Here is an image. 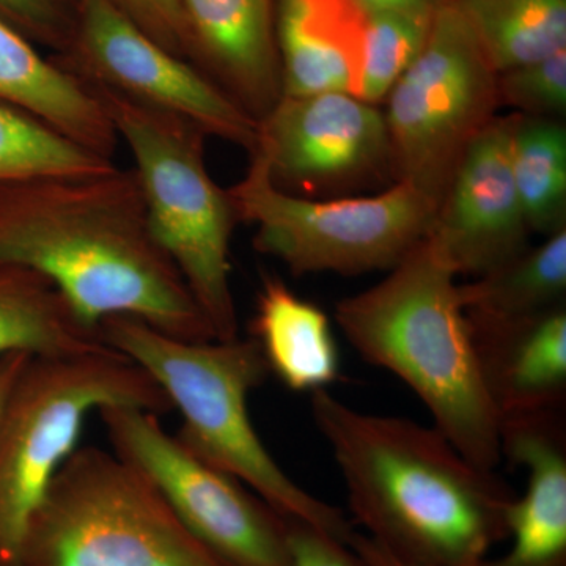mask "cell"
<instances>
[{
	"label": "cell",
	"instance_id": "obj_12",
	"mask_svg": "<svg viewBox=\"0 0 566 566\" xmlns=\"http://www.w3.org/2000/svg\"><path fill=\"white\" fill-rule=\"evenodd\" d=\"M251 155L279 189L305 199L394 182L385 112L349 92L283 95L259 122Z\"/></svg>",
	"mask_w": 566,
	"mask_h": 566
},
{
	"label": "cell",
	"instance_id": "obj_17",
	"mask_svg": "<svg viewBox=\"0 0 566 566\" xmlns=\"http://www.w3.org/2000/svg\"><path fill=\"white\" fill-rule=\"evenodd\" d=\"M0 102L28 112L63 137L114 161L120 139L95 93L44 59L31 40L0 21Z\"/></svg>",
	"mask_w": 566,
	"mask_h": 566
},
{
	"label": "cell",
	"instance_id": "obj_1",
	"mask_svg": "<svg viewBox=\"0 0 566 566\" xmlns=\"http://www.w3.org/2000/svg\"><path fill=\"white\" fill-rule=\"evenodd\" d=\"M0 264L50 279L95 329L132 315L182 340H216L153 238L133 167L0 182Z\"/></svg>",
	"mask_w": 566,
	"mask_h": 566
},
{
	"label": "cell",
	"instance_id": "obj_8",
	"mask_svg": "<svg viewBox=\"0 0 566 566\" xmlns=\"http://www.w3.org/2000/svg\"><path fill=\"white\" fill-rule=\"evenodd\" d=\"M240 223L255 227L253 248L294 275L390 271L430 232L434 205L403 182L375 196L305 199L279 189L262 158L229 188Z\"/></svg>",
	"mask_w": 566,
	"mask_h": 566
},
{
	"label": "cell",
	"instance_id": "obj_32",
	"mask_svg": "<svg viewBox=\"0 0 566 566\" xmlns=\"http://www.w3.org/2000/svg\"><path fill=\"white\" fill-rule=\"evenodd\" d=\"M367 13L389 10H434L442 0H356Z\"/></svg>",
	"mask_w": 566,
	"mask_h": 566
},
{
	"label": "cell",
	"instance_id": "obj_6",
	"mask_svg": "<svg viewBox=\"0 0 566 566\" xmlns=\"http://www.w3.org/2000/svg\"><path fill=\"white\" fill-rule=\"evenodd\" d=\"M133 406L174 411L139 364L103 344L62 357H31L0 415V566H18L25 526L52 476L80 442L85 417Z\"/></svg>",
	"mask_w": 566,
	"mask_h": 566
},
{
	"label": "cell",
	"instance_id": "obj_27",
	"mask_svg": "<svg viewBox=\"0 0 566 566\" xmlns=\"http://www.w3.org/2000/svg\"><path fill=\"white\" fill-rule=\"evenodd\" d=\"M80 7L81 0H0V21L62 55L73 41Z\"/></svg>",
	"mask_w": 566,
	"mask_h": 566
},
{
	"label": "cell",
	"instance_id": "obj_16",
	"mask_svg": "<svg viewBox=\"0 0 566 566\" xmlns=\"http://www.w3.org/2000/svg\"><path fill=\"white\" fill-rule=\"evenodd\" d=\"M471 331L501 420L565 411L566 305L513 322L471 324Z\"/></svg>",
	"mask_w": 566,
	"mask_h": 566
},
{
	"label": "cell",
	"instance_id": "obj_11",
	"mask_svg": "<svg viewBox=\"0 0 566 566\" xmlns=\"http://www.w3.org/2000/svg\"><path fill=\"white\" fill-rule=\"evenodd\" d=\"M54 61L87 85L191 123L208 139L255 150L259 123L106 0H81L73 41Z\"/></svg>",
	"mask_w": 566,
	"mask_h": 566
},
{
	"label": "cell",
	"instance_id": "obj_31",
	"mask_svg": "<svg viewBox=\"0 0 566 566\" xmlns=\"http://www.w3.org/2000/svg\"><path fill=\"white\" fill-rule=\"evenodd\" d=\"M349 546L371 566H415L398 560L392 554L387 553L381 546L376 545L374 539L368 538L363 532H354L353 538L349 539Z\"/></svg>",
	"mask_w": 566,
	"mask_h": 566
},
{
	"label": "cell",
	"instance_id": "obj_29",
	"mask_svg": "<svg viewBox=\"0 0 566 566\" xmlns=\"http://www.w3.org/2000/svg\"><path fill=\"white\" fill-rule=\"evenodd\" d=\"M282 521L292 566H371L352 546L319 528L294 517Z\"/></svg>",
	"mask_w": 566,
	"mask_h": 566
},
{
	"label": "cell",
	"instance_id": "obj_25",
	"mask_svg": "<svg viewBox=\"0 0 566 566\" xmlns=\"http://www.w3.org/2000/svg\"><path fill=\"white\" fill-rule=\"evenodd\" d=\"M436 10H389L368 13L363 66L356 96L364 102L385 103L395 82L423 50Z\"/></svg>",
	"mask_w": 566,
	"mask_h": 566
},
{
	"label": "cell",
	"instance_id": "obj_20",
	"mask_svg": "<svg viewBox=\"0 0 566 566\" xmlns=\"http://www.w3.org/2000/svg\"><path fill=\"white\" fill-rule=\"evenodd\" d=\"M460 297L471 324L513 322L565 305L566 229L463 283Z\"/></svg>",
	"mask_w": 566,
	"mask_h": 566
},
{
	"label": "cell",
	"instance_id": "obj_3",
	"mask_svg": "<svg viewBox=\"0 0 566 566\" xmlns=\"http://www.w3.org/2000/svg\"><path fill=\"white\" fill-rule=\"evenodd\" d=\"M457 279L427 234L381 282L340 301L335 323L364 360L420 398L433 427L469 461L495 471L501 416L483 381Z\"/></svg>",
	"mask_w": 566,
	"mask_h": 566
},
{
	"label": "cell",
	"instance_id": "obj_2",
	"mask_svg": "<svg viewBox=\"0 0 566 566\" xmlns=\"http://www.w3.org/2000/svg\"><path fill=\"white\" fill-rule=\"evenodd\" d=\"M311 409L354 521L395 558L415 566H482L505 542L517 494L438 428L357 411L327 389L311 394Z\"/></svg>",
	"mask_w": 566,
	"mask_h": 566
},
{
	"label": "cell",
	"instance_id": "obj_26",
	"mask_svg": "<svg viewBox=\"0 0 566 566\" xmlns=\"http://www.w3.org/2000/svg\"><path fill=\"white\" fill-rule=\"evenodd\" d=\"M501 106L527 117L560 118L566 114V50L497 74Z\"/></svg>",
	"mask_w": 566,
	"mask_h": 566
},
{
	"label": "cell",
	"instance_id": "obj_13",
	"mask_svg": "<svg viewBox=\"0 0 566 566\" xmlns=\"http://www.w3.org/2000/svg\"><path fill=\"white\" fill-rule=\"evenodd\" d=\"M516 112L497 115L465 153L436 208L428 234L458 277H476L528 248V230L512 172Z\"/></svg>",
	"mask_w": 566,
	"mask_h": 566
},
{
	"label": "cell",
	"instance_id": "obj_7",
	"mask_svg": "<svg viewBox=\"0 0 566 566\" xmlns=\"http://www.w3.org/2000/svg\"><path fill=\"white\" fill-rule=\"evenodd\" d=\"M18 566H226L147 474L114 450L76 447L22 536Z\"/></svg>",
	"mask_w": 566,
	"mask_h": 566
},
{
	"label": "cell",
	"instance_id": "obj_15",
	"mask_svg": "<svg viewBox=\"0 0 566 566\" xmlns=\"http://www.w3.org/2000/svg\"><path fill=\"white\" fill-rule=\"evenodd\" d=\"M501 450L526 469L527 488L506 517L512 546L482 566H566L565 411L502 419Z\"/></svg>",
	"mask_w": 566,
	"mask_h": 566
},
{
	"label": "cell",
	"instance_id": "obj_28",
	"mask_svg": "<svg viewBox=\"0 0 566 566\" xmlns=\"http://www.w3.org/2000/svg\"><path fill=\"white\" fill-rule=\"evenodd\" d=\"M142 32L178 57L188 55V28L180 0H106Z\"/></svg>",
	"mask_w": 566,
	"mask_h": 566
},
{
	"label": "cell",
	"instance_id": "obj_4",
	"mask_svg": "<svg viewBox=\"0 0 566 566\" xmlns=\"http://www.w3.org/2000/svg\"><path fill=\"white\" fill-rule=\"evenodd\" d=\"M99 338L139 364L182 417L175 438L203 463L240 480L282 516L311 524L349 545L354 524L337 506L297 485L253 428L248 401L270 370L253 338L191 342L132 315H112Z\"/></svg>",
	"mask_w": 566,
	"mask_h": 566
},
{
	"label": "cell",
	"instance_id": "obj_23",
	"mask_svg": "<svg viewBox=\"0 0 566 566\" xmlns=\"http://www.w3.org/2000/svg\"><path fill=\"white\" fill-rule=\"evenodd\" d=\"M275 28L283 95H354V73L345 51L307 17L297 0H282Z\"/></svg>",
	"mask_w": 566,
	"mask_h": 566
},
{
	"label": "cell",
	"instance_id": "obj_14",
	"mask_svg": "<svg viewBox=\"0 0 566 566\" xmlns=\"http://www.w3.org/2000/svg\"><path fill=\"white\" fill-rule=\"evenodd\" d=\"M188 62L259 123L282 98L273 0H180Z\"/></svg>",
	"mask_w": 566,
	"mask_h": 566
},
{
	"label": "cell",
	"instance_id": "obj_30",
	"mask_svg": "<svg viewBox=\"0 0 566 566\" xmlns=\"http://www.w3.org/2000/svg\"><path fill=\"white\" fill-rule=\"evenodd\" d=\"M31 357L25 353H10L0 357V415L14 382L20 378L21 371L24 370Z\"/></svg>",
	"mask_w": 566,
	"mask_h": 566
},
{
	"label": "cell",
	"instance_id": "obj_24",
	"mask_svg": "<svg viewBox=\"0 0 566 566\" xmlns=\"http://www.w3.org/2000/svg\"><path fill=\"white\" fill-rule=\"evenodd\" d=\"M114 164L66 139L28 112L0 102V182L98 172Z\"/></svg>",
	"mask_w": 566,
	"mask_h": 566
},
{
	"label": "cell",
	"instance_id": "obj_18",
	"mask_svg": "<svg viewBox=\"0 0 566 566\" xmlns=\"http://www.w3.org/2000/svg\"><path fill=\"white\" fill-rule=\"evenodd\" d=\"M251 331L270 374L294 392H318L337 381L340 356L329 318L282 279L264 275Z\"/></svg>",
	"mask_w": 566,
	"mask_h": 566
},
{
	"label": "cell",
	"instance_id": "obj_9",
	"mask_svg": "<svg viewBox=\"0 0 566 566\" xmlns=\"http://www.w3.org/2000/svg\"><path fill=\"white\" fill-rule=\"evenodd\" d=\"M385 102L394 182L438 208L465 153L501 107L497 73L450 0L436 10L423 50Z\"/></svg>",
	"mask_w": 566,
	"mask_h": 566
},
{
	"label": "cell",
	"instance_id": "obj_21",
	"mask_svg": "<svg viewBox=\"0 0 566 566\" xmlns=\"http://www.w3.org/2000/svg\"><path fill=\"white\" fill-rule=\"evenodd\" d=\"M495 73L566 50V0H450Z\"/></svg>",
	"mask_w": 566,
	"mask_h": 566
},
{
	"label": "cell",
	"instance_id": "obj_19",
	"mask_svg": "<svg viewBox=\"0 0 566 566\" xmlns=\"http://www.w3.org/2000/svg\"><path fill=\"white\" fill-rule=\"evenodd\" d=\"M103 344L98 329L82 322L54 282L28 268L0 264V357L74 356Z\"/></svg>",
	"mask_w": 566,
	"mask_h": 566
},
{
	"label": "cell",
	"instance_id": "obj_10",
	"mask_svg": "<svg viewBox=\"0 0 566 566\" xmlns=\"http://www.w3.org/2000/svg\"><path fill=\"white\" fill-rule=\"evenodd\" d=\"M112 450L158 486L182 526L226 566H292L282 516L240 480L189 453L161 417L99 409Z\"/></svg>",
	"mask_w": 566,
	"mask_h": 566
},
{
	"label": "cell",
	"instance_id": "obj_22",
	"mask_svg": "<svg viewBox=\"0 0 566 566\" xmlns=\"http://www.w3.org/2000/svg\"><path fill=\"white\" fill-rule=\"evenodd\" d=\"M512 172L531 233L566 229V126L557 118L516 114Z\"/></svg>",
	"mask_w": 566,
	"mask_h": 566
},
{
	"label": "cell",
	"instance_id": "obj_5",
	"mask_svg": "<svg viewBox=\"0 0 566 566\" xmlns=\"http://www.w3.org/2000/svg\"><path fill=\"white\" fill-rule=\"evenodd\" d=\"M87 87L102 102L118 139L133 153L156 243L172 260L216 340L240 337L230 282V245L240 219L229 189L208 172L207 134L118 93Z\"/></svg>",
	"mask_w": 566,
	"mask_h": 566
}]
</instances>
